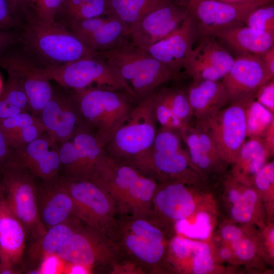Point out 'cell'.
<instances>
[{
  "label": "cell",
  "mask_w": 274,
  "mask_h": 274,
  "mask_svg": "<svg viewBox=\"0 0 274 274\" xmlns=\"http://www.w3.org/2000/svg\"><path fill=\"white\" fill-rule=\"evenodd\" d=\"M16 31H0V55L17 43Z\"/></svg>",
  "instance_id": "obj_47"
},
{
  "label": "cell",
  "mask_w": 274,
  "mask_h": 274,
  "mask_svg": "<svg viewBox=\"0 0 274 274\" xmlns=\"http://www.w3.org/2000/svg\"><path fill=\"white\" fill-rule=\"evenodd\" d=\"M181 137L186 143L191 162L195 168L209 171L216 164L204 150L195 127L190 125L180 131Z\"/></svg>",
  "instance_id": "obj_34"
},
{
  "label": "cell",
  "mask_w": 274,
  "mask_h": 274,
  "mask_svg": "<svg viewBox=\"0 0 274 274\" xmlns=\"http://www.w3.org/2000/svg\"><path fill=\"white\" fill-rule=\"evenodd\" d=\"M270 73L274 76V47L260 55Z\"/></svg>",
  "instance_id": "obj_53"
},
{
  "label": "cell",
  "mask_w": 274,
  "mask_h": 274,
  "mask_svg": "<svg viewBox=\"0 0 274 274\" xmlns=\"http://www.w3.org/2000/svg\"><path fill=\"white\" fill-rule=\"evenodd\" d=\"M270 155L261 138H250L245 142L234 161L239 178L254 177L263 167Z\"/></svg>",
  "instance_id": "obj_30"
},
{
  "label": "cell",
  "mask_w": 274,
  "mask_h": 274,
  "mask_svg": "<svg viewBox=\"0 0 274 274\" xmlns=\"http://www.w3.org/2000/svg\"><path fill=\"white\" fill-rule=\"evenodd\" d=\"M254 181L257 187L261 190H268L274 182V163H265L256 174Z\"/></svg>",
  "instance_id": "obj_44"
},
{
  "label": "cell",
  "mask_w": 274,
  "mask_h": 274,
  "mask_svg": "<svg viewBox=\"0 0 274 274\" xmlns=\"http://www.w3.org/2000/svg\"><path fill=\"white\" fill-rule=\"evenodd\" d=\"M61 178L74 201L77 217L84 224L105 232L118 215L109 194L92 181Z\"/></svg>",
  "instance_id": "obj_11"
},
{
  "label": "cell",
  "mask_w": 274,
  "mask_h": 274,
  "mask_svg": "<svg viewBox=\"0 0 274 274\" xmlns=\"http://www.w3.org/2000/svg\"><path fill=\"white\" fill-rule=\"evenodd\" d=\"M184 70L193 81L222 78L231 68L234 58L214 36L201 35L196 41Z\"/></svg>",
  "instance_id": "obj_17"
},
{
  "label": "cell",
  "mask_w": 274,
  "mask_h": 274,
  "mask_svg": "<svg viewBox=\"0 0 274 274\" xmlns=\"http://www.w3.org/2000/svg\"><path fill=\"white\" fill-rule=\"evenodd\" d=\"M103 188L114 201L119 216L152 214L157 181L133 165L110 156L92 181Z\"/></svg>",
  "instance_id": "obj_3"
},
{
  "label": "cell",
  "mask_w": 274,
  "mask_h": 274,
  "mask_svg": "<svg viewBox=\"0 0 274 274\" xmlns=\"http://www.w3.org/2000/svg\"><path fill=\"white\" fill-rule=\"evenodd\" d=\"M157 120L150 94L140 99L104 149L115 159L128 163L149 150L156 135Z\"/></svg>",
  "instance_id": "obj_7"
},
{
  "label": "cell",
  "mask_w": 274,
  "mask_h": 274,
  "mask_svg": "<svg viewBox=\"0 0 274 274\" xmlns=\"http://www.w3.org/2000/svg\"><path fill=\"white\" fill-rule=\"evenodd\" d=\"M189 14L188 0H180L145 16L128 30L134 45L147 51L151 46L178 28Z\"/></svg>",
  "instance_id": "obj_16"
},
{
  "label": "cell",
  "mask_w": 274,
  "mask_h": 274,
  "mask_svg": "<svg viewBox=\"0 0 274 274\" xmlns=\"http://www.w3.org/2000/svg\"><path fill=\"white\" fill-rule=\"evenodd\" d=\"M59 87L53 88L51 98L39 116L46 132L58 143L88 129L71 90Z\"/></svg>",
  "instance_id": "obj_15"
},
{
  "label": "cell",
  "mask_w": 274,
  "mask_h": 274,
  "mask_svg": "<svg viewBox=\"0 0 274 274\" xmlns=\"http://www.w3.org/2000/svg\"><path fill=\"white\" fill-rule=\"evenodd\" d=\"M245 106L230 104L212 116L197 120V124L212 138L223 161L234 162L245 142Z\"/></svg>",
  "instance_id": "obj_12"
},
{
  "label": "cell",
  "mask_w": 274,
  "mask_h": 274,
  "mask_svg": "<svg viewBox=\"0 0 274 274\" xmlns=\"http://www.w3.org/2000/svg\"><path fill=\"white\" fill-rule=\"evenodd\" d=\"M36 179L13 153L0 167V199L33 240L47 230L39 214Z\"/></svg>",
  "instance_id": "obj_6"
},
{
  "label": "cell",
  "mask_w": 274,
  "mask_h": 274,
  "mask_svg": "<svg viewBox=\"0 0 274 274\" xmlns=\"http://www.w3.org/2000/svg\"><path fill=\"white\" fill-rule=\"evenodd\" d=\"M3 88V84H2V81L1 77L0 76V94L2 91Z\"/></svg>",
  "instance_id": "obj_59"
},
{
  "label": "cell",
  "mask_w": 274,
  "mask_h": 274,
  "mask_svg": "<svg viewBox=\"0 0 274 274\" xmlns=\"http://www.w3.org/2000/svg\"><path fill=\"white\" fill-rule=\"evenodd\" d=\"M26 235L22 223L0 199V264L16 267L21 262Z\"/></svg>",
  "instance_id": "obj_25"
},
{
  "label": "cell",
  "mask_w": 274,
  "mask_h": 274,
  "mask_svg": "<svg viewBox=\"0 0 274 274\" xmlns=\"http://www.w3.org/2000/svg\"><path fill=\"white\" fill-rule=\"evenodd\" d=\"M206 244L194 241L181 236H176L172 239L170 248L174 255L180 259H184L193 255Z\"/></svg>",
  "instance_id": "obj_41"
},
{
  "label": "cell",
  "mask_w": 274,
  "mask_h": 274,
  "mask_svg": "<svg viewBox=\"0 0 274 274\" xmlns=\"http://www.w3.org/2000/svg\"><path fill=\"white\" fill-rule=\"evenodd\" d=\"M160 87L150 93L152 98L164 106L185 127L189 125L193 114L187 92L180 88Z\"/></svg>",
  "instance_id": "obj_31"
},
{
  "label": "cell",
  "mask_w": 274,
  "mask_h": 274,
  "mask_svg": "<svg viewBox=\"0 0 274 274\" xmlns=\"http://www.w3.org/2000/svg\"><path fill=\"white\" fill-rule=\"evenodd\" d=\"M269 239L270 242L272 243H273V239H274V231L273 229L271 230L270 233H269Z\"/></svg>",
  "instance_id": "obj_57"
},
{
  "label": "cell",
  "mask_w": 274,
  "mask_h": 274,
  "mask_svg": "<svg viewBox=\"0 0 274 274\" xmlns=\"http://www.w3.org/2000/svg\"><path fill=\"white\" fill-rule=\"evenodd\" d=\"M186 92L193 116L197 120L212 116L228 102L225 89L220 80H192Z\"/></svg>",
  "instance_id": "obj_26"
},
{
  "label": "cell",
  "mask_w": 274,
  "mask_h": 274,
  "mask_svg": "<svg viewBox=\"0 0 274 274\" xmlns=\"http://www.w3.org/2000/svg\"><path fill=\"white\" fill-rule=\"evenodd\" d=\"M46 132L40 118L34 123L21 126L4 135L12 150L24 146Z\"/></svg>",
  "instance_id": "obj_37"
},
{
  "label": "cell",
  "mask_w": 274,
  "mask_h": 274,
  "mask_svg": "<svg viewBox=\"0 0 274 274\" xmlns=\"http://www.w3.org/2000/svg\"><path fill=\"white\" fill-rule=\"evenodd\" d=\"M244 24L256 30L274 33V3L263 5L253 10Z\"/></svg>",
  "instance_id": "obj_36"
},
{
  "label": "cell",
  "mask_w": 274,
  "mask_h": 274,
  "mask_svg": "<svg viewBox=\"0 0 274 274\" xmlns=\"http://www.w3.org/2000/svg\"><path fill=\"white\" fill-rule=\"evenodd\" d=\"M220 257L224 259H227L231 256V252L228 248H223L220 251Z\"/></svg>",
  "instance_id": "obj_55"
},
{
  "label": "cell",
  "mask_w": 274,
  "mask_h": 274,
  "mask_svg": "<svg viewBox=\"0 0 274 274\" xmlns=\"http://www.w3.org/2000/svg\"><path fill=\"white\" fill-rule=\"evenodd\" d=\"M256 99L272 113L274 112V82L271 80L258 91Z\"/></svg>",
  "instance_id": "obj_46"
},
{
  "label": "cell",
  "mask_w": 274,
  "mask_h": 274,
  "mask_svg": "<svg viewBox=\"0 0 274 274\" xmlns=\"http://www.w3.org/2000/svg\"><path fill=\"white\" fill-rule=\"evenodd\" d=\"M82 223L80 220L73 217L48 229L30 245L27 251L29 260L36 264L42 262L48 257L55 255Z\"/></svg>",
  "instance_id": "obj_27"
},
{
  "label": "cell",
  "mask_w": 274,
  "mask_h": 274,
  "mask_svg": "<svg viewBox=\"0 0 274 274\" xmlns=\"http://www.w3.org/2000/svg\"><path fill=\"white\" fill-rule=\"evenodd\" d=\"M79 157L85 180L93 181L110 156L89 129L79 131L71 140Z\"/></svg>",
  "instance_id": "obj_28"
},
{
  "label": "cell",
  "mask_w": 274,
  "mask_h": 274,
  "mask_svg": "<svg viewBox=\"0 0 274 274\" xmlns=\"http://www.w3.org/2000/svg\"><path fill=\"white\" fill-rule=\"evenodd\" d=\"M109 14L108 0H91L58 22L66 25L73 22L108 15Z\"/></svg>",
  "instance_id": "obj_38"
},
{
  "label": "cell",
  "mask_w": 274,
  "mask_h": 274,
  "mask_svg": "<svg viewBox=\"0 0 274 274\" xmlns=\"http://www.w3.org/2000/svg\"><path fill=\"white\" fill-rule=\"evenodd\" d=\"M273 76L260 55L248 54L237 56L221 81L228 102L246 105L255 100L259 89L273 79Z\"/></svg>",
  "instance_id": "obj_13"
},
{
  "label": "cell",
  "mask_w": 274,
  "mask_h": 274,
  "mask_svg": "<svg viewBox=\"0 0 274 274\" xmlns=\"http://www.w3.org/2000/svg\"><path fill=\"white\" fill-rule=\"evenodd\" d=\"M221 235L225 240L232 242L242 237V231L234 226L227 225L222 228Z\"/></svg>",
  "instance_id": "obj_51"
},
{
  "label": "cell",
  "mask_w": 274,
  "mask_h": 274,
  "mask_svg": "<svg viewBox=\"0 0 274 274\" xmlns=\"http://www.w3.org/2000/svg\"><path fill=\"white\" fill-rule=\"evenodd\" d=\"M180 137L177 131L161 128L152 147L127 163L156 180L169 177L182 181L192 164L188 152L182 147Z\"/></svg>",
  "instance_id": "obj_9"
},
{
  "label": "cell",
  "mask_w": 274,
  "mask_h": 274,
  "mask_svg": "<svg viewBox=\"0 0 274 274\" xmlns=\"http://www.w3.org/2000/svg\"><path fill=\"white\" fill-rule=\"evenodd\" d=\"M105 233L121 260L139 273L153 272L165 253L164 235L152 216H119Z\"/></svg>",
  "instance_id": "obj_2"
},
{
  "label": "cell",
  "mask_w": 274,
  "mask_h": 274,
  "mask_svg": "<svg viewBox=\"0 0 274 274\" xmlns=\"http://www.w3.org/2000/svg\"><path fill=\"white\" fill-rule=\"evenodd\" d=\"M13 150L9 147L0 128V167L12 156Z\"/></svg>",
  "instance_id": "obj_50"
},
{
  "label": "cell",
  "mask_w": 274,
  "mask_h": 274,
  "mask_svg": "<svg viewBox=\"0 0 274 274\" xmlns=\"http://www.w3.org/2000/svg\"><path fill=\"white\" fill-rule=\"evenodd\" d=\"M194 209L193 197L181 181L158 185L152 201V215L160 214L177 221L191 215Z\"/></svg>",
  "instance_id": "obj_24"
},
{
  "label": "cell",
  "mask_w": 274,
  "mask_h": 274,
  "mask_svg": "<svg viewBox=\"0 0 274 274\" xmlns=\"http://www.w3.org/2000/svg\"><path fill=\"white\" fill-rule=\"evenodd\" d=\"M192 270L194 273L204 274L213 270L214 261L210 247L206 244L193 255Z\"/></svg>",
  "instance_id": "obj_43"
},
{
  "label": "cell",
  "mask_w": 274,
  "mask_h": 274,
  "mask_svg": "<svg viewBox=\"0 0 274 274\" xmlns=\"http://www.w3.org/2000/svg\"><path fill=\"white\" fill-rule=\"evenodd\" d=\"M8 1L9 2L10 4H11V5L12 8L13 9L14 11L16 13V11H15L16 0H8Z\"/></svg>",
  "instance_id": "obj_58"
},
{
  "label": "cell",
  "mask_w": 274,
  "mask_h": 274,
  "mask_svg": "<svg viewBox=\"0 0 274 274\" xmlns=\"http://www.w3.org/2000/svg\"><path fill=\"white\" fill-rule=\"evenodd\" d=\"M219 2L227 3H231V4H236V3H242L246 2L249 0H214Z\"/></svg>",
  "instance_id": "obj_56"
},
{
  "label": "cell",
  "mask_w": 274,
  "mask_h": 274,
  "mask_svg": "<svg viewBox=\"0 0 274 274\" xmlns=\"http://www.w3.org/2000/svg\"><path fill=\"white\" fill-rule=\"evenodd\" d=\"M247 137L263 138L268 128L274 121L273 113L257 100L245 106Z\"/></svg>",
  "instance_id": "obj_33"
},
{
  "label": "cell",
  "mask_w": 274,
  "mask_h": 274,
  "mask_svg": "<svg viewBox=\"0 0 274 274\" xmlns=\"http://www.w3.org/2000/svg\"><path fill=\"white\" fill-rule=\"evenodd\" d=\"M65 26L87 48L96 53L129 39L127 27L111 15L73 22Z\"/></svg>",
  "instance_id": "obj_20"
},
{
  "label": "cell",
  "mask_w": 274,
  "mask_h": 274,
  "mask_svg": "<svg viewBox=\"0 0 274 274\" xmlns=\"http://www.w3.org/2000/svg\"><path fill=\"white\" fill-rule=\"evenodd\" d=\"M60 175L67 180H86L79 157L71 140L59 143Z\"/></svg>",
  "instance_id": "obj_35"
},
{
  "label": "cell",
  "mask_w": 274,
  "mask_h": 274,
  "mask_svg": "<svg viewBox=\"0 0 274 274\" xmlns=\"http://www.w3.org/2000/svg\"><path fill=\"white\" fill-rule=\"evenodd\" d=\"M214 36L238 55H260L274 47V33L256 30L243 24L212 28L203 33Z\"/></svg>",
  "instance_id": "obj_23"
},
{
  "label": "cell",
  "mask_w": 274,
  "mask_h": 274,
  "mask_svg": "<svg viewBox=\"0 0 274 274\" xmlns=\"http://www.w3.org/2000/svg\"><path fill=\"white\" fill-rule=\"evenodd\" d=\"M37 200L40 218L46 230L77 218L74 201L60 176L51 181L37 183Z\"/></svg>",
  "instance_id": "obj_22"
},
{
  "label": "cell",
  "mask_w": 274,
  "mask_h": 274,
  "mask_svg": "<svg viewBox=\"0 0 274 274\" xmlns=\"http://www.w3.org/2000/svg\"><path fill=\"white\" fill-rule=\"evenodd\" d=\"M55 256L65 263L83 267L88 273L96 268L114 273L120 261L105 232L85 224L72 234Z\"/></svg>",
  "instance_id": "obj_10"
},
{
  "label": "cell",
  "mask_w": 274,
  "mask_h": 274,
  "mask_svg": "<svg viewBox=\"0 0 274 274\" xmlns=\"http://www.w3.org/2000/svg\"><path fill=\"white\" fill-rule=\"evenodd\" d=\"M20 20L8 0H0V31H16Z\"/></svg>",
  "instance_id": "obj_42"
},
{
  "label": "cell",
  "mask_w": 274,
  "mask_h": 274,
  "mask_svg": "<svg viewBox=\"0 0 274 274\" xmlns=\"http://www.w3.org/2000/svg\"><path fill=\"white\" fill-rule=\"evenodd\" d=\"M91 0H64L57 16L56 21H59L76 9Z\"/></svg>",
  "instance_id": "obj_48"
},
{
  "label": "cell",
  "mask_w": 274,
  "mask_h": 274,
  "mask_svg": "<svg viewBox=\"0 0 274 274\" xmlns=\"http://www.w3.org/2000/svg\"><path fill=\"white\" fill-rule=\"evenodd\" d=\"M41 70L50 80L55 81L59 86L67 89L102 87L123 91L136 98L118 72L98 55L57 66L41 68Z\"/></svg>",
  "instance_id": "obj_8"
},
{
  "label": "cell",
  "mask_w": 274,
  "mask_h": 274,
  "mask_svg": "<svg viewBox=\"0 0 274 274\" xmlns=\"http://www.w3.org/2000/svg\"><path fill=\"white\" fill-rule=\"evenodd\" d=\"M14 45L0 55V67L17 76L26 95L30 113L39 117L51 98L53 88L41 68Z\"/></svg>",
  "instance_id": "obj_14"
},
{
  "label": "cell",
  "mask_w": 274,
  "mask_h": 274,
  "mask_svg": "<svg viewBox=\"0 0 274 274\" xmlns=\"http://www.w3.org/2000/svg\"><path fill=\"white\" fill-rule=\"evenodd\" d=\"M180 0H108L111 15L128 28L150 13Z\"/></svg>",
  "instance_id": "obj_29"
},
{
  "label": "cell",
  "mask_w": 274,
  "mask_h": 274,
  "mask_svg": "<svg viewBox=\"0 0 274 274\" xmlns=\"http://www.w3.org/2000/svg\"><path fill=\"white\" fill-rule=\"evenodd\" d=\"M200 36L198 25L189 14L178 28L151 46L147 51L179 77Z\"/></svg>",
  "instance_id": "obj_19"
},
{
  "label": "cell",
  "mask_w": 274,
  "mask_h": 274,
  "mask_svg": "<svg viewBox=\"0 0 274 274\" xmlns=\"http://www.w3.org/2000/svg\"><path fill=\"white\" fill-rule=\"evenodd\" d=\"M175 227L177 231L181 234L190 238L201 239L207 238L212 230L210 217L203 212L197 214L194 224H190L184 219L177 221Z\"/></svg>",
  "instance_id": "obj_39"
},
{
  "label": "cell",
  "mask_w": 274,
  "mask_h": 274,
  "mask_svg": "<svg viewBox=\"0 0 274 274\" xmlns=\"http://www.w3.org/2000/svg\"><path fill=\"white\" fill-rule=\"evenodd\" d=\"M23 112H25L11 105L0 97V121L11 118Z\"/></svg>",
  "instance_id": "obj_49"
},
{
  "label": "cell",
  "mask_w": 274,
  "mask_h": 274,
  "mask_svg": "<svg viewBox=\"0 0 274 274\" xmlns=\"http://www.w3.org/2000/svg\"><path fill=\"white\" fill-rule=\"evenodd\" d=\"M64 0H16L15 11L19 18L33 17L56 21Z\"/></svg>",
  "instance_id": "obj_32"
},
{
  "label": "cell",
  "mask_w": 274,
  "mask_h": 274,
  "mask_svg": "<svg viewBox=\"0 0 274 274\" xmlns=\"http://www.w3.org/2000/svg\"><path fill=\"white\" fill-rule=\"evenodd\" d=\"M262 138L267 149L271 155L274 151V121L270 125Z\"/></svg>",
  "instance_id": "obj_52"
},
{
  "label": "cell",
  "mask_w": 274,
  "mask_h": 274,
  "mask_svg": "<svg viewBox=\"0 0 274 274\" xmlns=\"http://www.w3.org/2000/svg\"><path fill=\"white\" fill-rule=\"evenodd\" d=\"M97 53L118 72L138 100L162 84L179 78L147 51L134 45L129 39Z\"/></svg>",
  "instance_id": "obj_5"
},
{
  "label": "cell",
  "mask_w": 274,
  "mask_h": 274,
  "mask_svg": "<svg viewBox=\"0 0 274 274\" xmlns=\"http://www.w3.org/2000/svg\"><path fill=\"white\" fill-rule=\"evenodd\" d=\"M257 200L256 192L247 189L241 194L239 198L234 203L231 210L232 217L241 222H248L252 218L254 206Z\"/></svg>",
  "instance_id": "obj_40"
},
{
  "label": "cell",
  "mask_w": 274,
  "mask_h": 274,
  "mask_svg": "<svg viewBox=\"0 0 274 274\" xmlns=\"http://www.w3.org/2000/svg\"><path fill=\"white\" fill-rule=\"evenodd\" d=\"M273 0H249L231 4L214 0H188L189 14L196 22L200 36L212 28L244 24L249 13Z\"/></svg>",
  "instance_id": "obj_18"
},
{
  "label": "cell",
  "mask_w": 274,
  "mask_h": 274,
  "mask_svg": "<svg viewBox=\"0 0 274 274\" xmlns=\"http://www.w3.org/2000/svg\"><path fill=\"white\" fill-rule=\"evenodd\" d=\"M59 143L45 132L30 143L13 150V155L37 178L49 182L60 175Z\"/></svg>",
  "instance_id": "obj_21"
},
{
  "label": "cell",
  "mask_w": 274,
  "mask_h": 274,
  "mask_svg": "<svg viewBox=\"0 0 274 274\" xmlns=\"http://www.w3.org/2000/svg\"><path fill=\"white\" fill-rule=\"evenodd\" d=\"M241 193L235 189L230 190L229 192L228 198L232 203L235 202L241 197Z\"/></svg>",
  "instance_id": "obj_54"
},
{
  "label": "cell",
  "mask_w": 274,
  "mask_h": 274,
  "mask_svg": "<svg viewBox=\"0 0 274 274\" xmlns=\"http://www.w3.org/2000/svg\"><path fill=\"white\" fill-rule=\"evenodd\" d=\"M232 249L236 255L241 260L248 261L255 254L256 246L249 239L242 238L231 242Z\"/></svg>",
  "instance_id": "obj_45"
},
{
  "label": "cell",
  "mask_w": 274,
  "mask_h": 274,
  "mask_svg": "<svg viewBox=\"0 0 274 274\" xmlns=\"http://www.w3.org/2000/svg\"><path fill=\"white\" fill-rule=\"evenodd\" d=\"M71 91L87 126L104 148L139 101L128 93L102 87Z\"/></svg>",
  "instance_id": "obj_4"
},
{
  "label": "cell",
  "mask_w": 274,
  "mask_h": 274,
  "mask_svg": "<svg viewBox=\"0 0 274 274\" xmlns=\"http://www.w3.org/2000/svg\"><path fill=\"white\" fill-rule=\"evenodd\" d=\"M20 20V24L16 30L17 44L40 68L57 66L84 57L98 55L59 22L29 17Z\"/></svg>",
  "instance_id": "obj_1"
}]
</instances>
